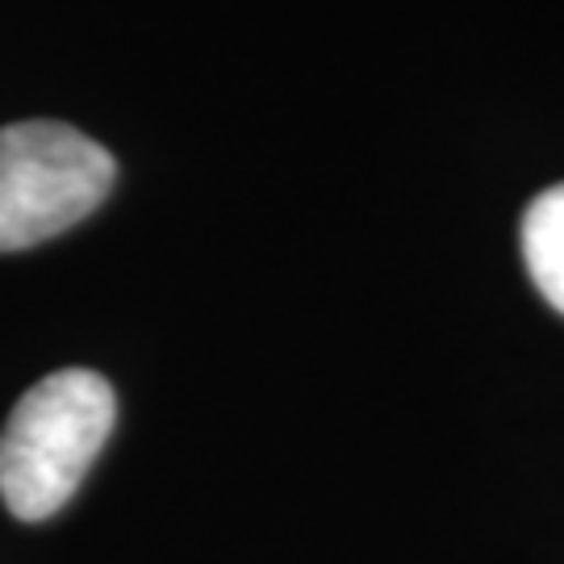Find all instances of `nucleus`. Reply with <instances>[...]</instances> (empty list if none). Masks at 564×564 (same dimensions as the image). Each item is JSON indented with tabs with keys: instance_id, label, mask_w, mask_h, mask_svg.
<instances>
[{
	"instance_id": "f257e3e1",
	"label": "nucleus",
	"mask_w": 564,
	"mask_h": 564,
	"mask_svg": "<svg viewBox=\"0 0 564 564\" xmlns=\"http://www.w3.org/2000/svg\"><path fill=\"white\" fill-rule=\"evenodd\" d=\"M113 419V384L88 368L51 372L21 393L0 435V498L21 523H42L72 502Z\"/></svg>"
},
{
	"instance_id": "f03ea898",
	"label": "nucleus",
	"mask_w": 564,
	"mask_h": 564,
	"mask_svg": "<svg viewBox=\"0 0 564 564\" xmlns=\"http://www.w3.org/2000/svg\"><path fill=\"white\" fill-rule=\"evenodd\" d=\"M118 163L67 121L0 130V251H25L84 223L113 193Z\"/></svg>"
},
{
	"instance_id": "7ed1b4c3",
	"label": "nucleus",
	"mask_w": 564,
	"mask_h": 564,
	"mask_svg": "<svg viewBox=\"0 0 564 564\" xmlns=\"http://www.w3.org/2000/svg\"><path fill=\"white\" fill-rule=\"evenodd\" d=\"M523 263L544 302L564 314V184H552L527 205Z\"/></svg>"
}]
</instances>
